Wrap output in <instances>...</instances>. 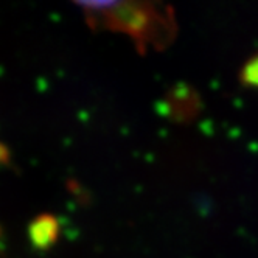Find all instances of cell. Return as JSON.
Segmentation results:
<instances>
[{"mask_svg":"<svg viewBox=\"0 0 258 258\" xmlns=\"http://www.w3.org/2000/svg\"><path fill=\"white\" fill-rule=\"evenodd\" d=\"M84 8L94 22L121 30L142 45L163 44L173 25L168 13L150 4H86Z\"/></svg>","mask_w":258,"mask_h":258,"instance_id":"obj_1","label":"cell"}]
</instances>
